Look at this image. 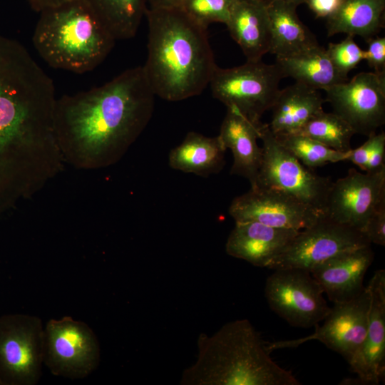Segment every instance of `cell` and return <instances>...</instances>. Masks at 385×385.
<instances>
[{"mask_svg": "<svg viewBox=\"0 0 385 385\" xmlns=\"http://www.w3.org/2000/svg\"><path fill=\"white\" fill-rule=\"evenodd\" d=\"M342 2V0H305L304 4L316 17L327 19L339 9Z\"/></svg>", "mask_w": 385, "mask_h": 385, "instance_id": "34", "label": "cell"}, {"mask_svg": "<svg viewBox=\"0 0 385 385\" xmlns=\"http://www.w3.org/2000/svg\"><path fill=\"white\" fill-rule=\"evenodd\" d=\"M371 245L341 252L315 266L310 273L333 303L349 301L364 289V278L372 264Z\"/></svg>", "mask_w": 385, "mask_h": 385, "instance_id": "17", "label": "cell"}, {"mask_svg": "<svg viewBox=\"0 0 385 385\" xmlns=\"http://www.w3.org/2000/svg\"><path fill=\"white\" fill-rule=\"evenodd\" d=\"M323 294L309 272L297 269L274 270L265 287L270 309L291 326L301 328L319 324L329 312Z\"/></svg>", "mask_w": 385, "mask_h": 385, "instance_id": "11", "label": "cell"}, {"mask_svg": "<svg viewBox=\"0 0 385 385\" xmlns=\"http://www.w3.org/2000/svg\"><path fill=\"white\" fill-rule=\"evenodd\" d=\"M275 137L282 146L309 168L323 166L327 163L344 161L348 157L349 152L337 151L299 133Z\"/></svg>", "mask_w": 385, "mask_h": 385, "instance_id": "28", "label": "cell"}, {"mask_svg": "<svg viewBox=\"0 0 385 385\" xmlns=\"http://www.w3.org/2000/svg\"><path fill=\"white\" fill-rule=\"evenodd\" d=\"M371 245L361 231L323 214L314 224L300 230L267 268L310 272L317 265L341 252Z\"/></svg>", "mask_w": 385, "mask_h": 385, "instance_id": "10", "label": "cell"}, {"mask_svg": "<svg viewBox=\"0 0 385 385\" xmlns=\"http://www.w3.org/2000/svg\"><path fill=\"white\" fill-rule=\"evenodd\" d=\"M44 327L34 315L0 317V385H35L43 364Z\"/></svg>", "mask_w": 385, "mask_h": 385, "instance_id": "8", "label": "cell"}, {"mask_svg": "<svg viewBox=\"0 0 385 385\" xmlns=\"http://www.w3.org/2000/svg\"><path fill=\"white\" fill-rule=\"evenodd\" d=\"M371 302L365 338L349 362L361 384H378L385 376V271L369 280Z\"/></svg>", "mask_w": 385, "mask_h": 385, "instance_id": "16", "label": "cell"}, {"mask_svg": "<svg viewBox=\"0 0 385 385\" xmlns=\"http://www.w3.org/2000/svg\"><path fill=\"white\" fill-rule=\"evenodd\" d=\"M326 51L335 69L346 80L348 73L364 60V51L351 35L339 43H329Z\"/></svg>", "mask_w": 385, "mask_h": 385, "instance_id": "30", "label": "cell"}, {"mask_svg": "<svg viewBox=\"0 0 385 385\" xmlns=\"http://www.w3.org/2000/svg\"><path fill=\"white\" fill-rule=\"evenodd\" d=\"M324 101L318 90L295 82L280 89L271 108L268 126L275 135L297 133L310 118L323 111Z\"/></svg>", "mask_w": 385, "mask_h": 385, "instance_id": "21", "label": "cell"}, {"mask_svg": "<svg viewBox=\"0 0 385 385\" xmlns=\"http://www.w3.org/2000/svg\"><path fill=\"white\" fill-rule=\"evenodd\" d=\"M362 232L371 244L385 245V200L369 217Z\"/></svg>", "mask_w": 385, "mask_h": 385, "instance_id": "31", "label": "cell"}, {"mask_svg": "<svg viewBox=\"0 0 385 385\" xmlns=\"http://www.w3.org/2000/svg\"><path fill=\"white\" fill-rule=\"evenodd\" d=\"M197 358L184 370L182 385H299L291 371L270 356L250 322L237 319L197 339Z\"/></svg>", "mask_w": 385, "mask_h": 385, "instance_id": "4", "label": "cell"}, {"mask_svg": "<svg viewBox=\"0 0 385 385\" xmlns=\"http://www.w3.org/2000/svg\"><path fill=\"white\" fill-rule=\"evenodd\" d=\"M299 231L253 221L235 222L226 242V252L254 266L267 268Z\"/></svg>", "mask_w": 385, "mask_h": 385, "instance_id": "18", "label": "cell"}, {"mask_svg": "<svg viewBox=\"0 0 385 385\" xmlns=\"http://www.w3.org/2000/svg\"><path fill=\"white\" fill-rule=\"evenodd\" d=\"M373 144L364 171L377 173L385 169V133L372 134Z\"/></svg>", "mask_w": 385, "mask_h": 385, "instance_id": "33", "label": "cell"}, {"mask_svg": "<svg viewBox=\"0 0 385 385\" xmlns=\"http://www.w3.org/2000/svg\"><path fill=\"white\" fill-rule=\"evenodd\" d=\"M247 61L270 53L271 34L266 0H236L225 24Z\"/></svg>", "mask_w": 385, "mask_h": 385, "instance_id": "20", "label": "cell"}, {"mask_svg": "<svg viewBox=\"0 0 385 385\" xmlns=\"http://www.w3.org/2000/svg\"><path fill=\"white\" fill-rule=\"evenodd\" d=\"M283 78L275 63L247 61L230 68L218 66L209 83L212 96L250 120L259 123L262 115L271 110L280 91Z\"/></svg>", "mask_w": 385, "mask_h": 385, "instance_id": "6", "label": "cell"}, {"mask_svg": "<svg viewBox=\"0 0 385 385\" xmlns=\"http://www.w3.org/2000/svg\"><path fill=\"white\" fill-rule=\"evenodd\" d=\"M115 39L136 34L147 9L146 0H81Z\"/></svg>", "mask_w": 385, "mask_h": 385, "instance_id": "26", "label": "cell"}, {"mask_svg": "<svg viewBox=\"0 0 385 385\" xmlns=\"http://www.w3.org/2000/svg\"><path fill=\"white\" fill-rule=\"evenodd\" d=\"M184 0H146L148 8H179Z\"/></svg>", "mask_w": 385, "mask_h": 385, "instance_id": "36", "label": "cell"}, {"mask_svg": "<svg viewBox=\"0 0 385 385\" xmlns=\"http://www.w3.org/2000/svg\"><path fill=\"white\" fill-rule=\"evenodd\" d=\"M371 294L366 285L354 299L334 303L322 326H314L313 334L292 340L267 342L268 349L294 348L311 340H317L342 355L349 363L361 346L368 327Z\"/></svg>", "mask_w": 385, "mask_h": 385, "instance_id": "12", "label": "cell"}, {"mask_svg": "<svg viewBox=\"0 0 385 385\" xmlns=\"http://www.w3.org/2000/svg\"><path fill=\"white\" fill-rule=\"evenodd\" d=\"M148 56L143 66L155 96L169 101L200 94L215 63L207 28L180 8H148Z\"/></svg>", "mask_w": 385, "mask_h": 385, "instance_id": "3", "label": "cell"}, {"mask_svg": "<svg viewBox=\"0 0 385 385\" xmlns=\"http://www.w3.org/2000/svg\"><path fill=\"white\" fill-rule=\"evenodd\" d=\"M368 47L364 60L374 72L385 73V38L374 36L366 40Z\"/></svg>", "mask_w": 385, "mask_h": 385, "instance_id": "32", "label": "cell"}, {"mask_svg": "<svg viewBox=\"0 0 385 385\" xmlns=\"http://www.w3.org/2000/svg\"><path fill=\"white\" fill-rule=\"evenodd\" d=\"M385 0H342L327 19L328 36L346 34L364 39L375 36L384 27Z\"/></svg>", "mask_w": 385, "mask_h": 385, "instance_id": "25", "label": "cell"}, {"mask_svg": "<svg viewBox=\"0 0 385 385\" xmlns=\"http://www.w3.org/2000/svg\"><path fill=\"white\" fill-rule=\"evenodd\" d=\"M115 41L81 0L41 12L32 36L48 65L76 73L101 64Z\"/></svg>", "mask_w": 385, "mask_h": 385, "instance_id": "5", "label": "cell"}, {"mask_svg": "<svg viewBox=\"0 0 385 385\" xmlns=\"http://www.w3.org/2000/svg\"><path fill=\"white\" fill-rule=\"evenodd\" d=\"M228 212L235 222L253 221L296 230L311 226L324 214L282 191L258 186L235 197Z\"/></svg>", "mask_w": 385, "mask_h": 385, "instance_id": "14", "label": "cell"}, {"mask_svg": "<svg viewBox=\"0 0 385 385\" xmlns=\"http://www.w3.org/2000/svg\"><path fill=\"white\" fill-rule=\"evenodd\" d=\"M100 359L99 342L86 323L67 316L47 322L43 361L52 374L83 379L97 369Z\"/></svg>", "mask_w": 385, "mask_h": 385, "instance_id": "9", "label": "cell"}, {"mask_svg": "<svg viewBox=\"0 0 385 385\" xmlns=\"http://www.w3.org/2000/svg\"><path fill=\"white\" fill-rule=\"evenodd\" d=\"M155 96L143 66H137L101 86L63 96L54 117L80 151L92 157L114 155L147 126Z\"/></svg>", "mask_w": 385, "mask_h": 385, "instance_id": "1", "label": "cell"}, {"mask_svg": "<svg viewBox=\"0 0 385 385\" xmlns=\"http://www.w3.org/2000/svg\"><path fill=\"white\" fill-rule=\"evenodd\" d=\"M325 92V101L355 133L368 137L384 124L385 73L361 72Z\"/></svg>", "mask_w": 385, "mask_h": 385, "instance_id": "13", "label": "cell"}, {"mask_svg": "<svg viewBox=\"0 0 385 385\" xmlns=\"http://www.w3.org/2000/svg\"><path fill=\"white\" fill-rule=\"evenodd\" d=\"M280 1H284L293 6H295L296 8L302 4H304V1H305V0H280Z\"/></svg>", "mask_w": 385, "mask_h": 385, "instance_id": "37", "label": "cell"}, {"mask_svg": "<svg viewBox=\"0 0 385 385\" xmlns=\"http://www.w3.org/2000/svg\"><path fill=\"white\" fill-rule=\"evenodd\" d=\"M52 79L18 41L0 34V206L8 200L17 151L54 125Z\"/></svg>", "mask_w": 385, "mask_h": 385, "instance_id": "2", "label": "cell"}, {"mask_svg": "<svg viewBox=\"0 0 385 385\" xmlns=\"http://www.w3.org/2000/svg\"><path fill=\"white\" fill-rule=\"evenodd\" d=\"M266 6L271 34L270 53L276 58L292 56L319 44L299 19L295 6L280 0H267Z\"/></svg>", "mask_w": 385, "mask_h": 385, "instance_id": "23", "label": "cell"}, {"mask_svg": "<svg viewBox=\"0 0 385 385\" xmlns=\"http://www.w3.org/2000/svg\"><path fill=\"white\" fill-rule=\"evenodd\" d=\"M225 150L218 135L211 138L191 131L170 150L169 165L184 173L208 177L222 170Z\"/></svg>", "mask_w": 385, "mask_h": 385, "instance_id": "22", "label": "cell"}, {"mask_svg": "<svg viewBox=\"0 0 385 385\" xmlns=\"http://www.w3.org/2000/svg\"><path fill=\"white\" fill-rule=\"evenodd\" d=\"M283 78L324 91L346 81L334 67L327 51L319 44L292 56L276 58Z\"/></svg>", "mask_w": 385, "mask_h": 385, "instance_id": "24", "label": "cell"}, {"mask_svg": "<svg viewBox=\"0 0 385 385\" xmlns=\"http://www.w3.org/2000/svg\"><path fill=\"white\" fill-rule=\"evenodd\" d=\"M32 9L38 12H42L63 5L73 0H28Z\"/></svg>", "mask_w": 385, "mask_h": 385, "instance_id": "35", "label": "cell"}, {"mask_svg": "<svg viewBox=\"0 0 385 385\" xmlns=\"http://www.w3.org/2000/svg\"><path fill=\"white\" fill-rule=\"evenodd\" d=\"M262 123H256L240 113L227 109L218 136L233 156L230 174L244 177L251 188L256 185L262 159V148L257 143Z\"/></svg>", "mask_w": 385, "mask_h": 385, "instance_id": "19", "label": "cell"}, {"mask_svg": "<svg viewBox=\"0 0 385 385\" xmlns=\"http://www.w3.org/2000/svg\"><path fill=\"white\" fill-rule=\"evenodd\" d=\"M260 139L262 159L255 186L282 191L323 212L332 180L304 166L279 143L268 124L262 123Z\"/></svg>", "mask_w": 385, "mask_h": 385, "instance_id": "7", "label": "cell"}, {"mask_svg": "<svg viewBox=\"0 0 385 385\" xmlns=\"http://www.w3.org/2000/svg\"><path fill=\"white\" fill-rule=\"evenodd\" d=\"M385 200V169L362 173L354 168L333 182L324 208L332 220L361 231Z\"/></svg>", "mask_w": 385, "mask_h": 385, "instance_id": "15", "label": "cell"}, {"mask_svg": "<svg viewBox=\"0 0 385 385\" xmlns=\"http://www.w3.org/2000/svg\"><path fill=\"white\" fill-rule=\"evenodd\" d=\"M236 0H184L179 7L195 21L207 28L211 23L226 24Z\"/></svg>", "mask_w": 385, "mask_h": 385, "instance_id": "29", "label": "cell"}, {"mask_svg": "<svg viewBox=\"0 0 385 385\" xmlns=\"http://www.w3.org/2000/svg\"><path fill=\"white\" fill-rule=\"evenodd\" d=\"M297 133L342 153L351 149V138L356 134L352 128L338 115L324 111L310 118Z\"/></svg>", "mask_w": 385, "mask_h": 385, "instance_id": "27", "label": "cell"}]
</instances>
